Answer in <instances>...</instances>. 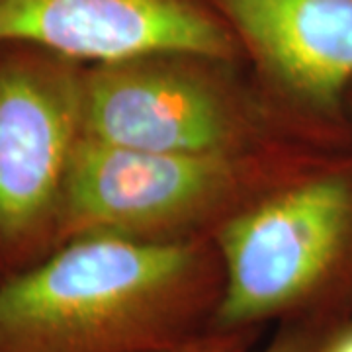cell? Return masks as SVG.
<instances>
[{"label":"cell","instance_id":"cell-8","mask_svg":"<svg viewBox=\"0 0 352 352\" xmlns=\"http://www.w3.org/2000/svg\"><path fill=\"white\" fill-rule=\"evenodd\" d=\"M349 319L329 314H307L288 317L272 340L261 352H314L317 344Z\"/></svg>","mask_w":352,"mask_h":352},{"label":"cell","instance_id":"cell-11","mask_svg":"<svg viewBox=\"0 0 352 352\" xmlns=\"http://www.w3.org/2000/svg\"><path fill=\"white\" fill-rule=\"evenodd\" d=\"M346 104H349V116H351V122H352V88H351V92H349V100H346Z\"/></svg>","mask_w":352,"mask_h":352},{"label":"cell","instance_id":"cell-1","mask_svg":"<svg viewBox=\"0 0 352 352\" xmlns=\"http://www.w3.org/2000/svg\"><path fill=\"white\" fill-rule=\"evenodd\" d=\"M223 289L212 237L87 233L0 280V352H151L212 329Z\"/></svg>","mask_w":352,"mask_h":352},{"label":"cell","instance_id":"cell-10","mask_svg":"<svg viewBox=\"0 0 352 352\" xmlns=\"http://www.w3.org/2000/svg\"><path fill=\"white\" fill-rule=\"evenodd\" d=\"M314 352H352V319L333 329Z\"/></svg>","mask_w":352,"mask_h":352},{"label":"cell","instance_id":"cell-7","mask_svg":"<svg viewBox=\"0 0 352 352\" xmlns=\"http://www.w3.org/2000/svg\"><path fill=\"white\" fill-rule=\"evenodd\" d=\"M0 41L38 45L82 65L170 51L241 59L208 0H0Z\"/></svg>","mask_w":352,"mask_h":352},{"label":"cell","instance_id":"cell-5","mask_svg":"<svg viewBox=\"0 0 352 352\" xmlns=\"http://www.w3.org/2000/svg\"><path fill=\"white\" fill-rule=\"evenodd\" d=\"M85 65L0 41V280L61 245L65 192L82 141Z\"/></svg>","mask_w":352,"mask_h":352},{"label":"cell","instance_id":"cell-4","mask_svg":"<svg viewBox=\"0 0 352 352\" xmlns=\"http://www.w3.org/2000/svg\"><path fill=\"white\" fill-rule=\"evenodd\" d=\"M223 289L212 329L352 317V153L268 194L212 235Z\"/></svg>","mask_w":352,"mask_h":352},{"label":"cell","instance_id":"cell-2","mask_svg":"<svg viewBox=\"0 0 352 352\" xmlns=\"http://www.w3.org/2000/svg\"><path fill=\"white\" fill-rule=\"evenodd\" d=\"M351 153L307 141L223 153H141L82 138L65 192L61 243L87 233L212 237L249 206Z\"/></svg>","mask_w":352,"mask_h":352},{"label":"cell","instance_id":"cell-6","mask_svg":"<svg viewBox=\"0 0 352 352\" xmlns=\"http://www.w3.org/2000/svg\"><path fill=\"white\" fill-rule=\"evenodd\" d=\"M261 87L289 112L352 143V0H208Z\"/></svg>","mask_w":352,"mask_h":352},{"label":"cell","instance_id":"cell-9","mask_svg":"<svg viewBox=\"0 0 352 352\" xmlns=\"http://www.w3.org/2000/svg\"><path fill=\"white\" fill-rule=\"evenodd\" d=\"M258 331L261 327L237 329V331L210 329L194 339L151 352H249L258 337Z\"/></svg>","mask_w":352,"mask_h":352},{"label":"cell","instance_id":"cell-3","mask_svg":"<svg viewBox=\"0 0 352 352\" xmlns=\"http://www.w3.org/2000/svg\"><path fill=\"white\" fill-rule=\"evenodd\" d=\"M82 138L141 153L243 151L286 141L352 147L309 126L237 61L196 53H147L85 65Z\"/></svg>","mask_w":352,"mask_h":352}]
</instances>
